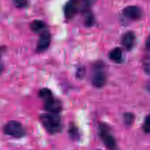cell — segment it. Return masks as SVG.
I'll return each mask as SVG.
<instances>
[{
  "label": "cell",
  "mask_w": 150,
  "mask_h": 150,
  "mask_svg": "<svg viewBox=\"0 0 150 150\" xmlns=\"http://www.w3.org/2000/svg\"><path fill=\"white\" fill-rule=\"evenodd\" d=\"M3 70H4V65H3L2 62H1V56H0V74L2 73Z\"/></svg>",
  "instance_id": "44dd1931"
},
{
  "label": "cell",
  "mask_w": 150,
  "mask_h": 150,
  "mask_svg": "<svg viewBox=\"0 0 150 150\" xmlns=\"http://www.w3.org/2000/svg\"><path fill=\"white\" fill-rule=\"evenodd\" d=\"M136 42V35L133 32H127L122 38V43L127 50H131Z\"/></svg>",
  "instance_id": "ba28073f"
},
{
  "label": "cell",
  "mask_w": 150,
  "mask_h": 150,
  "mask_svg": "<svg viewBox=\"0 0 150 150\" xmlns=\"http://www.w3.org/2000/svg\"><path fill=\"white\" fill-rule=\"evenodd\" d=\"M62 108V106L61 103L59 100H55L54 98L45 102V109L48 113L57 114L59 111H61Z\"/></svg>",
  "instance_id": "9c48e42d"
},
{
  "label": "cell",
  "mask_w": 150,
  "mask_h": 150,
  "mask_svg": "<svg viewBox=\"0 0 150 150\" xmlns=\"http://www.w3.org/2000/svg\"><path fill=\"white\" fill-rule=\"evenodd\" d=\"M51 44V35L48 32H44L40 35L37 44V51L39 53L46 51Z\"/></svg>",
  "instance_id": "5b68a950"
},
{
  "label": "cell",
  "mask_w": 150,
  "mask_h": 150,
  "mask_svg": "<svg viewBox=\"0 0 150 150\" xmlns=\"http://www.w3.org/2000/svg\"><path fill=\"white\" fill-rule=\"evenodd\" d=\"M143 129L145 133H150V114L147 116L143 125Z\"/></svg>",
  "instance_id": "e0dca14e"
},
{
  "label": "cell",
  "mask_w": 150,
  "mask_h": 150,
  "mask_svg": "<svg viewBox=\"0 0 150 150\" xmlns=\"http://www.w3.org/2000/svg\"><path fill=\"white\" fill-rule=\"evenodd\" d=\"M100 136L104 144L109 150H117V143L109 130L103 125L100 128Z\"/></svg>",
  "instance_id": "3957f363"
},
{
  "label": "cell",
  "mask_w": 150,
  "mask_h": 150,
  "mask_svg": "<svg viewBox=\"0 0 150 150\" xmlns=\"http://www.w3.org/2000/svg\"><path fill=\"white\" fill-rule=\"evenodd\" d=\"M110 59L116 63H121L122 62V51L120 48L113 49L109 54Z\"/></svg>",
  "instance_id": "30bf717a"
},
{
  "label": "cell",
  "mask_w": 150,
  "mask_h": 150,
  "mask_svg": "<svg viewBox=\"0 0 150 150\" xmlns=\"http://www.w3.org/2000/svg\"><path fill=\"white\" fill-rule=\"evenodd\" d=\"M92 83L95 87L101 88L106 83V75L103 71L98 70L93 73L92 77Z\"/></svg>",
  "instance_id": "8992f818"
},
{
  "label": "cell",
  "mask_w": 150,
  "mask_h": 150,
  "mask_svg": "<svg viewBox=\"0 0 150 150\" xmlns=\"http://www.w3.org/2000/svg\"><path fill=\"white\" fill-rule=\"evenodd\" d=\"M80 8L79 0H70L67 1L64 8V16L66 18L70 19L74 17Z\"/></svg>",
  "instance_id": "277c9868"
},
{
  "label": "cell",
  "mask_w": 150,
  "mask_h": 150,
  "mask_svg": "<svg viewBox=\"0 0 150 150\" xmlns=\"http://www.w3.org/2000/svg\"><path fill=\"white\" fill-rule=\"evenodd\" d=\"M146 88H147L148 91L150 92V81L147 83V85H146Z\"/></svg>",
  "instance_id": "7402d4cb"
},
{
  "label": "cell",
  "mask_w": 150,
  "mask_h": 150,
  "mask_svg": "<svg viewBox=\"0 0 150 150\" xmlns=\"http://www.w3.org/2000/svg\"><path fill=\"white\" fill-rule=\"evenodd\" d=\"M69 133H70V136H71L72 138H73V139H77L78 136H79V134H78L79 133H78L77 131V129L75 127L70 128V130H69Z\"/></svg>",
  "instance_id": "d6986e66"
},
{
  "label": "cell",
  "mask_w": 150,
  "mask_h": 150,
  "mask_svg": "<svg viewBox=\"0 0 150 150\" xmlns=\"http://www.w3.org/2000/svg\"><path fill=\"white\" fill-rule=\"evenodd\" d=\"M133 120H134V117L133 114H125V122L127 125H130L133 123Z\"/></svg>",
  "instance_id": "ac0fdd59"
},
{
  "label": "cell",
  "mask_w": 150,
  "mask_h": 150,
  "mask_svg": "<svg viewBox=\"0 0 150 150\" xmlns=\"http://www.w3.org/2000/svg\"><path fill=\"white\" fill-rule=\"evenodd\" d=\"M124 15L131 20H139L142 17V11L139 7L128 6L124 9Z\"/></svg>",
  "instance_id": "52a82bcc"
},
{
  "label": "cell",
  "mask_w": 150,
  "mask_h": 150,
  "mask_svg": "<svg viewBox=\"0 0 150 150\" xmlns=\"http://www.w3.org/2000/svg\"><path fill=\"white\" fill-rule=\"evenodd\" d=\"M40 121L45 130L51 134L58 133L61 129V121L57 114L48 113L42 114Z\"/></svg>",
  "instance_id": "6da1fadb"
},
{
  "label": "cell",
  "mask_w": 150,
  "mask_h": 150,
  "mask_svg": "<svg viewBox=\"0 0 150 150\" xmlns=\"http://www.w3.org/2000/svg\"><path fill=\"white\" fill-rule=\"evenodd\" d=\"M143 67L144 71L150 75V57H145L143 61Z\"/></svg>",
  "instance_id": "5bb4252c"
},
{
  "label": "cell",
  "mask_w": 150,
  "mask_h": 150,
  "mask_svg": "<svg viewBox=\"0 0 150 150\" xmlns=\"http://www.w3.org/2000/svg\"><path fill=\"white\" fill-rule=\"evenodd\" d=\"M29 0H13L15 6L18 8H23L27 6Z\"/></svg>",
  "instance_id": "9a60e30c"
},
{
  "label": "cell",
  "mask_w": 150,
  "mask_h": 150,
  "mask_svg": "<svg viewBox=\"0 0 150 150\" xmlns=\"http://www.w3.org/2000/svg\"><path fill=\"white\" fill-rule=\"evenodd\" d=\"M96 0H82V4H83V10H89V7L93 5L95 3Z\"/></svg>",
  "instance_id": "2e32d148"
},
{
  "label": "cell",
  "mask_w": 150,
  "mask_h": 150,
  "mask_svg": "<svg viewBox=\"0 0 150 150\" xmlns=\"http://www.w3.org/2000/svg\"><path fill=\"white\" fill-rule=\"evenodd\" d=\"M39 96L40 97V98H42L45 102L50 100L54 98H53V95L52 93H51V91L48 89H46V88H44V89H42L41 90H40Z\"/></svg>",
  "instance_id": "4fadbf2b"
},
{
  "label": "cell",
  "mask_w": 150,
  "mask_h": 150,
  "mask_svg": "<svg viewBox=\"0 0 150 150\" xmlns=\"http://www.w3.org/2000/svg\"><path fill=\"white\" fill-rule=\"evenodd\" d=\"M4 134L16 139H20L25 136V129L20 122L17 121H10L3 128Z\"/></svg>",
  "instance_id": "7a4b0ae2"
},
{
  "label": "cell",
  "mask_w": 150,
  "mask_h": 150,
  "mask_svg": "<svg viewBox=\"0 0 150 150\" xmlns=\"http://www.w3.org/2000/svg\"><path fill=\"white\" fill-rule=\"evenodd\" d=\"M45 24L43 23V21L40 20H35L32 21V23L30 24V28L33 32H39L42 31L45 28Z\"/></svg>",
  "instance_id": "7c38bea8"
},
{
  "label": "cell",
  "mask_w": 150,
  "mask_h": 150,
  "mask_svg": "<svg viewBox=\"0 0 150 150\" xmlns=\"http://www.w3.org/2000/svg\"><path fill=\"white\" fill-rule=\"evenodd\" d=\"M83 21H84V23L86 26H92L94 24V16L89 10H83Z\"/></svg>",
  "instance_id": "8fae6325"
},
{
  "label": "cell",
  "mask_w": 150,
  "mask_h": 150,
  "mask_svg": "<svg viewBox=\"0 0 150 150\" xmlns=\"http://www.w3.org/2000/svg\"><path fill=\"white\" fill-rule=\"evenodd\" d=\"M145 45H146V50H147V51H150V36L148 37V38H147V39H146V44H145Z\"/></svg>",
  "instance_id": "ffe728a7"
}]
</instances>
